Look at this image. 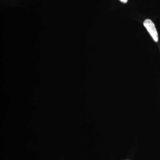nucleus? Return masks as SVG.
<instances>
[{"label": "nucleus", "mask_w": 160, "mask_h": 160, "mask_svg": "<svg viewBox=\"0 0 160 160\" xmlns=\"http://www.w3.org/2000/svg\"><path fill=\"white\" fill-rule=\"evenodd\" d=\"M143 24L155 42H158V36L157 30L153 22L150 19H146L144 21Z\"/></svg>", "instance_id": "f257e3e1"}, {"label": "nucleus", "mask_w": 160, "mask_h": 160, "mask_svg": "<svg viewBox=\"0 0 160 160\" xmlns=\"http://www.w3.org/2000/svg\"><path fill=\"white\" fill-rule=\"evenodd\" d=\"M120 1H121L122 2L124 3H126L127 2H128V0H119Z\"/></svg>", "instance_id": "f03ea898"}]
</instances>
